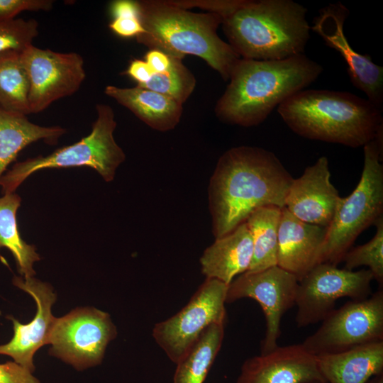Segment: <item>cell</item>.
<instances>
[{
	"instance_id": "1f68e13d",
	"label": "cell",
	"mask_w": 383,
	"mask_h": 383,
	"mask_svg": "<svg viewBox=\"0 0 383 383\" xmlns=\"http://www.w3.org/2000/svg\"><path fill=\"white\" fill-rule=\"evenodd\" d=\"M172 4L189 9L192 7H199L216 13L221 18L234 11L241 3L242 0H182L170 1Z\"/></svg>"
},
{
	"instance_id": "ffe728a7",
	"label": "cell",
	"mask_w": 383,
	"mask_h": 383,
	"mask_svg": "<svg viewBox=\"0 0 383 383\" xmlns=\"http://www.w3.org/2000/svg\"><path fill=\"white\" fill-rule=\"evenodd\" d=\"M316 359L326 383H366L383 372V340L340 353L318 355Z\"/></svg>"
},
{
	"instance_id": "4dcf8cb0",
	"label": "cell",
	"mask_w": 383,
	"mask_h": 383,
	"mask_svg": "<svg viewBox=\"0 0 383 383\" xmlns=\"http://www.w3.org/2000/svg\"><path fill=\"white\" fill-rule=\"evenodd\" d=\"M53 6L52 0H0V20L14 19L25 11H50Z\"/></svg>"
},
{
	"instance_id": "2e32d148",
	"label": "cell",
	"mask_w": 383,
	"mask_h": 383,
	"mask_svg": "<svg viewBox=\"0 0 383 383\" xmlns=\"http://www.w3.org/2000/svg\"><path fill=\"white\" fill-rule=\"evenodd\" d=\"M339 198L331 182L328 160L322 156L306 167L300 177L294 179L284 208L301 221L327 228Z\"/></svg>"
},
{
	"instance_id": "8992f818",
	"label": "cell",
	"mask_w": 383,
	"mask_h": 383,
	"mask_svg": "<svg viewBox=\"0 0 383 383\" xmlns=\"http://www.w3.org/2000/svg\"><path fill=\"white\" fill-rule=\"evenodd\" d=\"M382 136L364 148L360 179L348 196L339 198L333 217L327 227L319 264L337 266L343 262L359 235L383 213Z\"/></svg>"
},
{
	"instance_id": "d6a6232c",
	"label": "cell",
	"mask_w": 383,
	"mask_h": 383,
	"mask_svg": "<svg viewBox=\"0 0 383 383\" xmlns=\"http://www.w3.org/2000/svg\"><path fill=\"white\" fill-rule=\"evenodd\" d=\"M30 371L13 362L0 364V383H40Z\"/></svg>"
},
{
	"instance_id": "7402d4cb",
	"label": "cell",
	"mask_w": 383,
	"mask_h": 383,
	"mask_svg": "<svg viewBox=\"0 0 383 383\" xmlns=\"http://www.w3.org/2000/svg\"><path fill=\"white\" fill-rule=\"evenodd\" d=\"M65 132L60 126L35 124L26 115L0 107V179L8 165L24 148L40 140L54 144Z\"/></svg>"
},
{
	"instance_id": "8fae6325",
	"label": "cell",
	"mask_w": 383,
	"mask_h": 383,
	"mask_svg": "<svg viewBox=\"0 0 383 383\" xmlns=\"http://www.w3.org/2000/svg\"><path fill=\"white\" fill-rule=\"evenodd\" d=\"M373 275L370 270L340 269L328 263L316 265L299 282L295 304L296 325L305 327L322 321L342 297L367 298Z\"/></svg>"
},
{
	"instance_id": "30bf717a",
	"label": "cell",
	"mask_w": 383,
	"mask_h": 383,
	"mask_svg": "<svg viewBox=\"0 0 383 383\" xmlns=\"http://www.w3.org/2000/svg\"><path fill=\"white\" fill-rule=\"evenodd\" d=\"M116 335L108 313L93 307L77 308L55 318L48 340L52 345L49 355L83 370L101 362Z\"/></svg>"
},
{
	"instance_id": "5bb4252c",
	"label": "cell",
	"mask_w": 383,
	"mask_h": 383,
	"mask_svg": "<svg viewBox=\"0 0 383 383\" xmlns=\"http://www.w3.org/2000/svg\"><path fill=\"white\" fill-rule=\"evenodd\" d=\"M349 15L341 3L331 4L321 9L311 29L319 35L329 47L336 50L345 60L352 84L363 91L367 99L382 109L383 104V67L350 45L343 31Z\"/></svg>"
},
{
	"instance_id": "4316f807",
	"label": "cell",
	"mask_w": 383,
	"mask_h": 383,
	"mask_svg": "<svg viewBox=\"0 0 383 383\" xmlns=\"http://www.w3.org/2000/svg\"><path fill=\"white\" fill-rule=\"evenodd\" d=\"M170 56V55H169ZM171 64L162 72H154L142 87L162 94L183 104L192 94L196 79L178 57L170 56Z\"/></svg>"
},
{
	"instance_id": "7a4b0ae2",
	"label": "cell",
	"mask_w": 383,
	"mask_h": 383,
	"mask_svg": "<svg viewBox=\"0 0 383 383\" xmlns=\"http://www.w3.org/2000/svg\"><path fill=\"white\" fill-rule=\"evenodd\" d=\"M322 72L321 65L304 54L279 60L240 58L215 113L226 123L257 126L276 106L313 83Z\"/></svg>"
},
{
	"instance_id": "ba28073f",
	"label": "cell",
	"mask_w": 383,
	"mask_h": 383,
	"mask_svg": "<svg viewBox=\"0 0 383 383\" xmlns=\"http://www.w3.org/2000/svg\"><path fill=\"white\" fill-rule=\"evenodd\" d=\"M228 285L206 278L176 314L155 325L152 335L169 359L177 364L213 323L226 324Z\"/></svg>"
},
{
	"instance_id": "7c38bea8",
	"label": "cell",
	"mask_w": 383,
	"mask_h": 383,
	"mask_svg": "<svg viewBox=\"0 0 383 383\" xmlns=\"http://www.w3.org/2000/svg\"><path fill=\"white\" fill-rule=\"evenodd\" d=\"M20 56L29 80L30 113L72 95L86 77L84 60L77 52H59L31 45Z\"/></svg>"
},
{
	"instance_id": "f546056e",
	"label": "cell",
	"mask_w": 383,
	"mask_h": 383,
	"mask_svg": "<svg viewBox=\"0 0 383 383\" xmlns=\"http://www.w3.org/2000/svg\"><path fill=\"white\" fill-rule=\"evenodd\" d=\"M110 10L113 19L109 28L116 35L131 38L144 33L139 18L138 1L116 0L111 4Z\"/></svg>"
},
{
	"instance_id": "ac0fdd59",
	"label": "cell",
	"mask_w": 383,
	"mask_h": 383,
	"mask_svg": "<svg viewBox=\"0 0 383 383\" xmlns=\"http://www.w3.org/2000/svg\"><path fill=\"white\" fill-rule=\"evenodd\" d=\"M326 230L300 221L284 207L278 228L277 266L299 282L319 264Z\"/></svg>"
},
{
	"instance_id": "3957f363",
	"label": "cell",
	"mask_w": 383,
	"mask_h": 383,
	"mask_svg": "<svg viewBox=\"0 0 383 383\" xmlns=\"http://www.w3.org/2000/svg\"><path fill=\"white\" fill-rule=\"evenodd\" d=\"M277 112L294 133L311 140L358 148L383 133L382 109L349 92L301 90Z\"/></svg>"
},
{
	"instance_id": "e575fe53",
	"label": "cell",
	"mask_w": 383,
	"mask_h": 383,
	"mask_svg": "<svg viewBox=\"0 0 383 383\" xmlns=\"http://www.w3.org/2000/svg\"><path fill=\"white\" fill-rule=\"evenodd\" d=\"M145 61L153 72H162L167 70L171 64L170 57L163 52L151 49L145 56Z\"/></svg>"
},
{
	"instance_id": "d4e9b609",
	"label": "cell",
	"mask_w": 383,
	"mask_h": 383,
	"mask_svg": "<svg viewBox=\"0 0 383 383\" xmlns=\"http://www.w3.org/2000/svg\"><path fill=\"white\" fill-rule=\"evenodd\" d=\"M21 201V197L16 193L0 197V249L6 248L11 252L18 272L26 279L35 274L33 266L40 257L35 247L27 244L19 233L16 213Z\"/></svg>"
},
{
	"instance_id": "6da1fadb",
	"label": "cell",
	"mask_w": 383,
	"mask_h": 383,
	"mask_svg": "<svg viewBox=\"0 0 383 383\" xmlns=\"http://www.w3.org/2000/svg\"><path fill=\"white\" fill-rule=\"evenodd\" d=\"M293 180L269 150L242 145L226 151L218 160L208 188L215 238L233 231L257 209H283Z\"/></svg>"
},
{
	"instance_id": "603a6c76",
	"label": "cell",
	"mask_w": 383,
	"mask_h": 383,
	"mask_svg": "<svg viewBox=\"0 0 383 383\" xmlns=\"http://www.w3.org/2000/svg\"><path fill=\"white\" fill-rule=\"evenodd\" d=\"M282 209L277 206L262 207L252 212L245 220L253 247L252 261L247 272H258L277 265Z\"/></svg>"
},
{
	"instance_id": "44dd1931",
	"label": "cell",
	"mask_w": 383,
	"mask_h": 383,
	"mask_svg": "<svg viewBox=\"0 0 383 383\" xmlns=\"http://www.w3.org/2000/svg\"><path fill=\"white\" fill-rule=\"evenodd\" d=\"M104 93L155 130H172L180 121L182 104L162 94L138 85L130 88L108 85Z\"/></svg>"
},
{
	"instance_id": "f1b7e54d",
	"label": "cell",
	"mask_w": 383,
	"mask_h": 383,
	"mask_svg": "<svg viewBox=\"0 0 383 383\" xmlns=\"http://www.w3.org/2000/svg\"><path fill=\"white\" fill-rule=\"evenodd\" d=\"M38 35V23L35 19L0 20V54L23 52Z\"/></svg>"
},
{
	"instance_id": "d6986e66",
	"label": "cell",
	"mask_w": 383,
	"mask_h": 383,
	"mask_svg": "<svg viewBox=\"0 0 383 383\" xmlns=\"http://www.w3.org/2000/svg\"><path fill=\"white\" fill-rule=\"evenodd\" d=\"M252 240L245 222L205 249L199 262L206 278L229 285L235 277L247 272L252 257Z\"/></svg>"
},
{
	"instance_id": "cb8c5ba5",
	"label": "cell",
	"mask_w": 383,
	"mask_h": 383,
	"mask_svg": "<svg viewBox=\"0 0 383 383\" xmlns=\"http://www.w3.org/2000/svg\"><path fill=\"white\" fill-rule=\"evenodd\" d=\"M224 324L213 323L177 363L173 383H203L221 348Z\"/></svg>"
},
{
	"instance_id": "484cf974",
	"label": "cell",
	"mask_w": 383,
	"mask_h": 383,
	"mask_svg": "<svg viewBox=\"0 0 383 383\" xmlns=\"http://www.w3.org/2000/svg\"><path fill=\"white\" fill-rule=\"evenodd\" d=\"M20 54L14 51L0 54V107L28 115L30 84Z\"/></svg>"
},
{
	"instance_id": "8d00e7d4",
	"label": "cell",
	"mask_w": 383,
	"mask_h": 383,
	"mask_svg": "<svg viewBox=\"0 0 383 383\" xmlns=\"http://www.w3.org/2000/svg\"><path fill=\"white\" fill-rule=\"evenodd\" d=\"M305 383H326L325 381H321V380H314V381H310Z\"/></svg>"
},
{
	"instance_id": "836d02e7",
	"label": "cell",
	"mask_w": 383,
	"mask_h": 383,
	"mask_svg": "<svg viewBox=\"0 0 383 383\" xmlns=\"http://www.w3.org/2000/svg\"><path fill=\"white\" fill-rule=\"evenodd\" d=\"M126 73L137 82L138 86H142L150 80L154 72L145 60L135 59L130 62Z\"/></svg>"
},
{
	"instance_id": "5b68a950",
	"label": "cell",
	"mask_w": 383,
	"mask_h": 383,
	"mask_svg": "<svg viewBox=\"0 0 383 383\" xmlns=\"http://www.w3.org/2000/svg\"><path fill=\"white\" fill-rule=\"evenodd\" d=\"M306 11L292 0H242L221 24L240 57L279 60L304 53L311 29Z\"/></svg>"
},
{
	"instance_id": "9c48e42d",
	"label": "cell",
	"mask_w": 383,
	"mask_h": 383,
	"mask_svg": "<svg viewBox=\"0 0 383 383\" xmlns=\"http://www.w3.org/2000/svg\"><path fill=\"white\" fill-rule=\"evenodd\" d=\"M383 340V289L333 310L301 343L315 356Z\"/></svg>"
},
{
	"instance_id": "83f0119b",
	"label": "cell",
	"mask_w": 383,
	"mask_h": 383,
	"mask_svg": "<svg viewBox=\"0 0 383 383\" xmlns=\"http://www.w3.org/2000/svg\"><path fill=\"white\" fill-rule=\"evenodd\" d=\"M376 233L364 245L351 248L345 255L344 269L353 270L360 266H367L379 287L383 285V216L374 223Z\"/></svg>"
},
{
	"instance_id": "52a82bcc",
	"label": "cell",
	"mask_w": 383,
	"mask_h": 383,
	"mask_svg": "<svg viewBox=\"0 0 383 383\" xmlns=\"http://www.w3.org/2000/svg\"><path fill=\"white\" fill-rule=\"evenodd\" d=\"M96 110V119L86 137L48 155L16 163L0 179L4 194L14 193L30 175L45 169L89 167L106 182L112 181L126 155L113 137L116 121L113 109L107 104H98Z\"/></svg>"
},
{
	"instance_id": "277c9868",
	"label": "cell",
	"mask_w": 383,
	"mask_h": 383,
	"mask_svg": "<svg viewBox=\"0 0 383 383\" xmlns=\"http://www.w3.org/2000/svg\"><path fill=\"white\" fill-rule=\"evenodd\" d=\"M139 18L144 33L136 37L139 43L182 59L186 55L205 60L227 81L240 56L217 34L222 23L213 13H195L170 1H138Z\"/></svg>"
},
{
	"instance_id": "4fadbf2b",
	"label": "cell",
	"mask_w": 383,
	"mask_h": 383,
	"mask_svg": "<svg viewBox=\"0 0 383 383\" xmlns=\"http://www.w3.org/2000/svg\"><path fill=\"white\" fill-rule=\"evenodd\" d=\"M299 281L278 266L258 272H245L228 285L226 303L250 298L259 303L265 318L266 330L261 353L276 348L283 315L295 304Z\"/></svg>"
},
{
	"instance_id": "9a60e30c",
	"label": "cell",
	"mask_w": 383,
	"mask_h": 383,
	"mask_svg": "<svg viewBox=\"0 0 383 383\" xmlns=\"http://www.w3.org/2000/svg\"><path fill=\"white\" fill-rule=\"evenodd\" d=\"M13 283L33 296L37 311L33 319L27 324H22L14 318L9 317L13 322V335L8 343L0 345V355L11 357L15 362L33 372V356L40 348L48 344L56 318L51 311L56 294L49 284L33 277L25 279L14 277Z\"/></svg>"
},
{
	"instance_id": "d590c367",
	"label": "cell",
	"mask_w": 383,
	"mask_h": 383,
	"mask_svg": "<svg viewBox=\"0 0 383 383\" xmlns=\"http://www.w3.org/2000/svg\"><path fill=\"white\" fill-rule=\"evenodd\" d=\"M366 383H383V372L373 376Z\"/></svg>"
},
{
	"instance_id": "e0dca14e",
	"label": "cell",
	"mask_w": 383,
	"mask_h": 383,
	"mask_svg": "<svg viewBox=\"0 0 383 383\" xmlns=\"http://www.w3.org/2000/svg\"><path fill=\"white\" fill-rule=\"evenodd\" d=\"M325 381L316 356L302 344L277 346L272 351L248 358L236 383H305ZM326 382V381H325Z\"/></svg>"
}]
</instances>
